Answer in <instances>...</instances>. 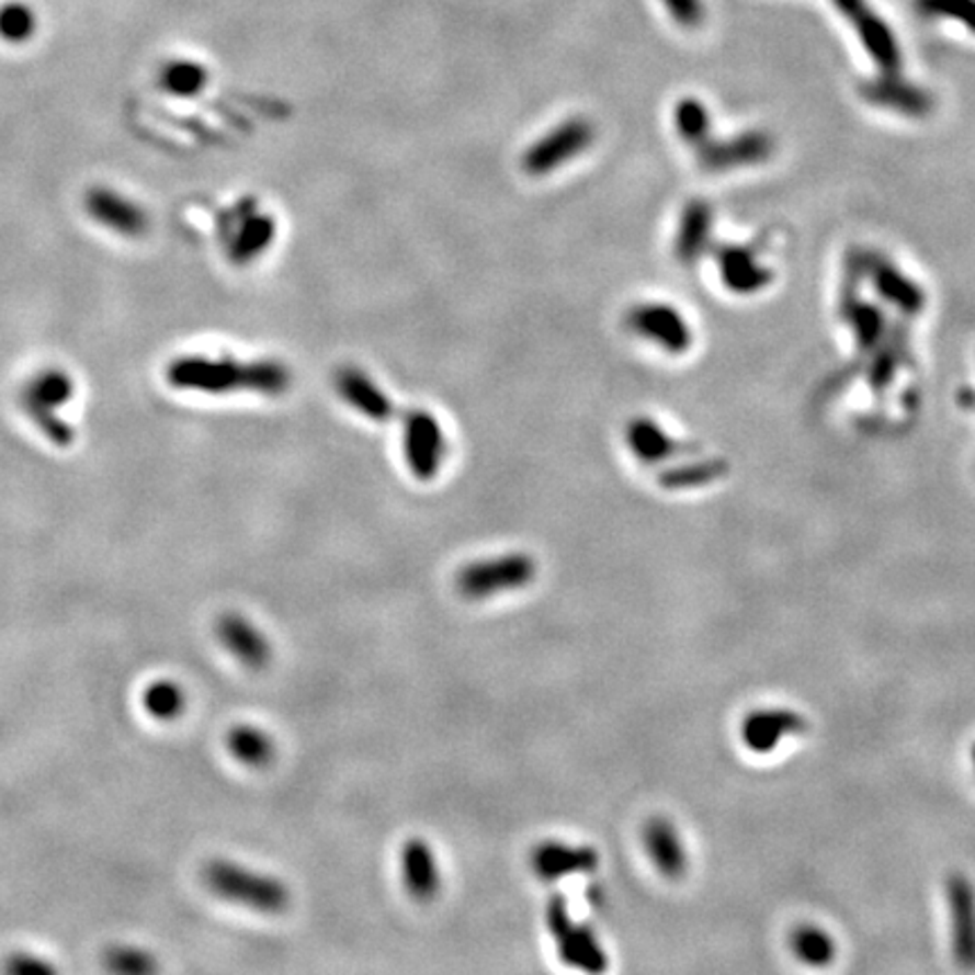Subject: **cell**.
I'll list each match as a JSON object with an SVG mask.
<instances>
[{
  "instance_id": "836d02e7",
  "label": "cell",
  "mask_w": 975,
  "mask_h": 975,
  "mask_svg": "<svg viewBox=\"0 0 975 975\" xmlns=\"http://www.w3.org/2000/svg\"><path fill=\"white\" fill-rule=\"evenodd\" d=\"M36 19L23 3H8L0 8V38L8 44H25L34 34Z\"/></svg>"
},
{
  "instance_id": "8d00e7d4",
  "label": "cell",
  "mask_w": 975,
  "mask_h": 975,
  "mask_svg": "<svg viewBox=\"0 0 975 975\" xmlns=\"http://www.w3.org/2000/svg\"><path fill=\"white\" fill-rule=\"evenodd\" d=\"M5 971H8V973H16V975H25V973L44 975V973H53V966H50L48 962H44V960L34 957V955H27V953H14V955H10V960L5 962Z\"/></svg>"
},
{
  "instance_id": "7c38bea8",
  "label": "cell",
  "mask_w": 975,
  "mask_h": 975,
  "mask_svg": "<svg viewBox=\"0 0 975 975\" xmlns=\"http://www.w3.org/2000/svg\"><path fill=\"white\" fill-rule=\"evenodd\" d=\"M946 908L951 951L955 964L975 968V885L966 874H951L946 878Z\"/></svg>"
},
{
  "instance_id": "d4e9b609",
  "label": "cell",
  "mask_w": 975,
  "mask_h": 975,
  "mask_svg": "<svg viewBox=\"0 0 975 975\" xmlns=\"http://www.w3.org/2000/svg\"><path fill=\"white\" fill-rule=\"evenodd\" d=\"M626 445L646 465L665 463L673 458L682 447L671 434H667L665 429L646 416H639L628 422Z\"/></svg>"
},
{
  "instance_id": "603a6c76",
  "label": "cell",
  "mask_w": 975,
  "mask_h": 975,
  "mask_svg": "<svg viewBox=\"0 0 975 975\" xmlns=\"http://www.w3.org/2000/svg\"><path fill=\"white\" fill-rule=\"evenodd\" d=\"M714 236V211L705 200H691L684 204L678 236H676V256L682 264H693L705 256L712 247Z\"/></svg>"
},
{
  "instance_id": "d590c367",
  "label": "cell",
  "mask_w": 975,
  "mask_h": 975,
  "mask_svg": "<svg viewBox=\"0 0 975 975\" xmlns=\"http://www.w3.org/2000/svg\"><path fill=\"white\" fill-rule=\"evenodd\" d=\"M673 21L687 30L700 27L705 21V5L702 0H661Z\"/></svg>"
},
{
  "instance_id": "9a60e30c",
  "label": "cell",
  "mask_w": 975,
  "mask_h": 975,
  "mask_svg": "<svg viewBox=\"0 0 975 975\" xmlns=\"http://www.w3.org/2000/svg\"><path fill=\"white\" fill-rule=\"evenodd\" d=\"M215 635L219 644L247 669L262 671L274 657V646H271L267 635L240 612H224L215 623Z\"/></svg>"
},
{
  "instance_id": "74e56055",
  "label": "cell",
  "mask_w": 975,
  "mask_h": 975,
  "mask_svg": "<svg viewBox=\"0 0 975 975\" xmlns=\"http://www.w3.org/2000/svg\"><path fill=\"white\" fill-rule=\"evenodd\" d=\"M973 763H975V748H973Z\"/></svg>"
},
{
  "instance_id": "4dcf8cb0",
  "label": "cell",
  "mask_w": 975,
  "mask_h": 975,
  "mask_svg": "<svg viewBox=\"0 0 975 975\" xmlns=\"http://www.w3.org/2000/svg\"><path fill=\"white\" fill-rule=\"evenodd\" d=\"M211 80L208 68L204 64L190 61V59H177L170 61L161 70V87L177 98H194L200 95Z\"/></svg>"
},
{
  "instance_id": "7402d4cb",
  "label": "cell",
  "mask_w": 975,
  "mask_h": 975,
  "mask_svg": "<svg viewBox=\"0 0 975 975\" xmlns=\"http://www.w3.org/2000/svg\"><path fill=\"white\" fill-rule=\"evenodd\" d=\"M861 93L870 104L906 115V118H926L932 111V95L926 89L902 80L899 72H881L876 80L861 87Z\"/></svg>"
},
{
  "instance_id": "2e32d148",
  "label": "cell",
  "mask_w": 975,
  "mask_h": 975,
  "mask_svg": "<svg viewBox=\"0 0 975 975\" xmlns=\"http://www.w3.org/2000/svg\"><path fill=\"white\" fill-rule=\"evenodd\" d=\"M84 208L93 222L123 238H140L149 228V215L136 202L104 185L91 188L84 194Z\"/></svg>"
},
{
  "instance_id": "30bf717a",
  "label": "cell",
  "mask_w": 975,
  "mask_h": 975,
  "mask_svg": "<svg viewBox=\"0 0 975 975\" xmlns=\"http://www.w3.org/2000/svg\"><path fill=\"white\" fill-rule=\"evenodd\" d=\"M836 10L853 25L863 48L881 72H902V48L892 27L870 8L868 0H834Z\"/></svg>"
},
{
  "instance_id": "52a82bcc",
  "label": "cell",
  "mask_w": 975,
  "mask_h": 975,
  "mask_svg": "<svg viewBox=\"0 0 975 975\" xmlns=\"http://www.w3.org/2000/svg\"><path fill=\"white\" fill-rule=\"evenodd\" d=\"M403 452L409 473L418 481L439 477L447 456V437L437 413L416 409L407 413L403 427Z\"/></svg>"
},
{
  "instance_id": "7a4b0ae2",
  "label": "cell",
  "mask_w": 975,
  "mask_h": 975,
  "mask_svg": "<svg viewBox=\"0 0 975 975\" xmlns=\"http://www.w3.org/2000/svg\"><path fill=\"white\" fill-rule=\"evenodd\" d=\"M204 883L219 899L262 915H281L292 904V892L285 881L249 870L228 858H213L206 863Z\"/></svg>"
},
{
  "instance_id": "44dd1931",
  "label": "cell",
  "mask_w": 975,
  "mask_h": 975,
  "mask_svg": "<svg viewBox=\"0 0 975 975\" xmlns=\"http://www.w3.org/2000/svg\"><path fill=\"white\" fill-rule=\"evenodd\" d=\"M400 865H403V883L411 899L420 904L437 899L443 885V874L439 865V855L432 844L420 836L405 840L400 851Z\"/></svg>"
},
{
  "instance_id": "e0dca14e",
  "label": "cell",
  "mask_w": 975,
  "mask_h": 975,
  "mask_svg": "<svg viewBox=\"0 0 975 975\" xmlns=\"http://www.w3.org/2000/svg\"><path fill=\"white\" fill-rule=\"evenodd\" d=\"M806 718L793 710L766 707L755 710L740 725V740L752 755H770L784 744L789 736H800L806 732Z\"/></svg>"
},
{
  "instance_id": "277c9868",
  "label": "cell",
  "mask_w": 975,
  "mask_h": 975,
  "mask_svg": "<svg viewBox=\"0 0 975 975\" xmlns=\"http://www.w3.org/2000/svg\"><path fill=\"white\" fill-rule=\"evenodd\" d=\"M594 140V125L588 118H582V115H574V118L558 123L547 134L535 138L520 156V168L526 177L533 179L549 177L588 151Z\"/></svg>"
},
{
  "instance_id": "ac0fdd59",
  "label": "cell",
  "mask_w": 975,
  "mask_h": 975,
  "mask_svg": "<svg viewBox=\"0 0 975 975\" xmlns=\"http://www.w3.org/2000/svg\"><path fill=\"white\" fill-rule=\"evenodd\" d=\"M718 274L732 294L752 296L763 292L772 281V269L766 267L755 249L744 245H721L714 249Z\"/></svg>"
},
{
  "instance_id": "f1b7e54d",
  "label": "cell",
  "mask_w": 975,
  "mask_h": 975,
  "mask_svg": "<svg viewBox=\"0 0 975 975\" xmlns=\"http://www.w3.org/2000/svg\"><path fill=\"white\" fill-rule=\"evenodd\" d=\"M185 707H188V695H185L183 687L174 680H168V678L154 680L143 691V710L154 721L172 723L183 716Z\"/></svg>"
},
{
  "instance_id": "83f0119b",
  "label": "cell",
  "mask_w": 975,
  "mask_h": 975,
  "mask_svg": "<svg viewBox=\"0 0 975 975\" xmlns=\"http://www.w3.org/2000/svg\"><path fill=\"white\" fill-rule=\"evenodd\" d=\"M906 353H908L906 332L904 330L885 332L883 341L870 353L874 358L868 369V382L874 392H885V388H889L896 371H899L902 362L906 360Z\"/></svg>"
},
{
  "instance_id": "4fadbf2b",
  "label": "cell",
  "mask_w": 975,
  "mask_h": 975,
  "mask_svg": "<svg viewBox=\"0 0 975 975\" xmlns=\"http://www.w3.org/2000/svg\"><path fill=\"white\" fill-rule=\"evenodd\" d=\"M601 855L590 844L542 840L531 851V870L544 883H556L574 874L597 872Z\"/></svg>"
},
{
  "instance_id": "5bb4252c",
  "label": "cell",
  "mask_w": 975,
  "mask_h": 975,
  "mask_svg": "<svg viewBox=\"0 0 975 975\" xmlns=\"http://www.w3.org/2000/svg\"><path fill=\"white\" fill-rule=\"evenodd\" d=\"M865 276L872 281L876 294L894 309L906 317H917L926 307V292L908 274L896 267L889 258L878 253H865L863 258Z\"/></svg>"
},
{
  "instance_id": "d6a6232c",
  "label": "cell",
  "mask_w": 975,
  "mask_h": 975,
  "mask_svg": "<svg viewBox=\"0 0 975 975\" xmlns=\"http://www.w3.org/2000/svg\"><path fill=\"white\" fill-rule=\"evenodd\" d=\"M104 966L118 975H149L159 971L156 957L136 946H113L104 955Z\"/></svg>"
},
{
  "instance_id": "e575fe53",
  "label": "cell",
  "mask_w": 975,
  "mask_h": 975,
  "mask_svg": "<svg viewBox=\"0 0 975 975\" xmlns=\"http://www.w3.org/2000/svg\"><path fill=\"white\" fill-rule=\"evenodd\" d=\"M919 12L932 19H951L975 32V0H917Z\"/></svg>"
},
{
  "instance_id": "d6986e66",
  "label": "cell",
  "mask_w": 975,
  "mask_h": 975,
  "mask_svg": "<svg viewBox=\"0 0 975 975\" xmlns=\"http://www.w3.org/2000/svg\"><path fill=\"white\" fill-rule=\"evenodd\" d=\"M335 388L341 403H345L362 418H369L373 422H386L396 413L394 400L388 398V394L366 371L358 366L339 369L335 375Z\"/></svg>"
},
{
  "instance_id": "1f68e13d",
  "label": "cell",
  "mask_w": 975,
  "mask_h": 975,
  "mask_svg": "<svg viewBox=\"0 0 975 975\" xmlns=\"http://www.w3.org/2000/svg\"><path fill=\"white\" fill-rule=\"evenodd\" d=\"M673 121H676V129H678L680 138L691 147H698L710 138V132H712L710 111L698 98H682L676 104Z\"/></svg>"
},
{
  "instance_id": "ffe728a7",
  "label": "cell",
  "mask_w": 975,
  "mask_h": 975,
  "mask_svg": "<svg viewBox=\"0 0 975 975\" xmlns=\"http://www.w3.org/2000/svg\"><path fill=\"white\" fill-rule=\"evenodd\" d=\"M642 844L659 876L680 881L689 870V853L682 836L669 817H650L642 829Z\"/></svg>"
},
{
  "instance_id": "484cf974",
  "label": "cell",
  "mask_w": 975,
  "mask_h": 975,
  "mask_svg": "<svg viewBox=\"0 0 975 975\" xmlns=\"http://www.w3.org/2000/svg\"><path fill=\"white\" fill-rule=\"evenodd\" d=\"M226 750L249 768H267L276 757V740L258 725H233L226 732Z\"/></svg>"
},
{
  "instance_id": "6da1fadb",
  "label": "cell",
  "mask_w": 975,
  "mask_h": 975,
  "mask_svg": "<svg viewBox=\"0 0 975 975\" xmlns=\"http://www.w3.org/2000/svg\"><path fill=\"white\" fill-rule=\"evenodd\" d=\"M166 377L179 392L202 396L256 394L262 398H281L292 388V369L274 358L183 355L168 366Z\"/></svg>"
},
{
  "instance_id": "3957f363",
  "label": "cell",
  "mask_w": 975,
  "mask_h": 975,
  "mask_svg": "<svg viewBox=\"0 0 975 975\" xmlns=\"http://www.w3.org/2000/svg\"><path fill=\"white\" fill-rule=\"evenodd\" d=\"M537 576V563L526 552H509L467 563L456 574V592L467 601H488L497 594L529 588Z\"/></svg>"
},
{
  "instance_id": "cb8c5ba5",
  "label": "cell",
  "mask_w": 975,
  "mask_h": 975,
  "mask_svg": "<svg viewBox=\"0 0 975 975\" xmlns=\"http://www.w3.org/2000/svg\"><path fill=\"white\" fill-rule=\"evenodd\" d=\"M851 285H844L842 292V317L851 328V335L855 339V345L861 353H872V350L883 341L885 332H887V321H885V311L868 301H861L855 294V283H853V274H849Z\"/></svg>"
},
{
  "instance_id": "f546056e",
  "label": "cell",
  "mask_w": 975,
  "mask_h": 975,
  "mask_svg": "<svg viewBox=\"0 0 975 975\" xmlns=\"http://www.w3.org/2000/svg\"><path fill=\"white\" fill-rule=\"evenodd\" d=\"M725 473H727V463L721 458L691 461V463H684V465H678V467H671V471L661 473L659 484L667 490H687V488L714 484L721 477H725Z\"/></svg>"
},
{
  "instance_id": "8992f818",
  "label": "cell",
  "mask_w": 975,
  "mask_h": 975,
  "mask_svg": "<svg viewBox=\"0 0 975 975\" xmlns=\"http://www.w3.org/2000/svg\"><path fill=\"white\" fill-rule=\"evenodd\" d=\"M75 394V382L68 373L59 369H46L32 377V382L25 388L23 407L30 413V418L38 424V429L55 443V445H70L75 434L72 429L55 416V409L66 405Z\"/></svg>"
},
{
  "instance_id": "5b68a950",
  "label": "cell",
  "mask_w": 975,
  "mask_h": 975,
  "mask_svg": "<svg viewBox=\"0 0 975 975\" xmlns=\"http://www.w3.org/2000/svg\"><path fill=\"white\" fill-rule=\"evenodd\" d=\"M544 915H547V928L558 949L560 962L588 973H603L610 966L608 953L603 951L594 930L571 919L563 894L556 892L549 896Z\"/></svg>"
},
{
  "instance_id": "ba28073f",
  "label": "cell",
  "mask_w": 975,
  "mask_h": 975,
  "mask_svg": "<svg viewBox=\"0 0 975 975\" xmlns=\"http://www.w3.org/2000/svg\"><path fill=\"white\" fill-rule=\"evenodd\" d=\"M279 236V222L271 213L260 211L256 202H242L226 224V256L233 264L247 267L260 260Z\"/></svg>"
},
{
  "instance_id": "4316f807",
  "label": "cell",
  "mask_w": 975,
  "mask_h": 975,
  "mask_svg": "<svg viewBox=\"0 0 975 975\" xmlns=\"http://www.w3.org/2000/svg\"><path fill=\"white\" fill-rule=\"evenodd\" d=\"M789 944H791L793 955L802 964H806L810 968L829 966L836 960V953H838L834 934L829 930H825L823 926H817V923H802V926H797L791 932Z\"/></svg>"
},
{
  "instance_id": "9c48e42d",
  "label": "cell",
  "mask_w": 975,
  "mask_h": 975,
  "mask_svg": "<svg viewBox=\"0 0 975 975\" xmlns=\"http://www.w3.org/2000/svg\"><path fill=\"white\" fill-rule=\"evenodd\" d=\"M626 328L669 355H684L693 343V332L682 311L669 303H637L626 311Z\"/></svg>"
},
{
  "instance_id": "8fae6325",
  "label": "cell",
  "mask_w": 975,
  "mask_h": 975,
  "mask_svg": "<svg viewBox=\"0 0 975 975\" xmlns=\"http://www.w3.org/2000/svg\"><path fill=\"white\" fill-rule=\"evenodd\" d=\"M774 143L766 132H744L723 140H712V136L695 147L700 168L707 172H732L740 168H752L770 159Z\"/></svg>"
}]
</instances>
